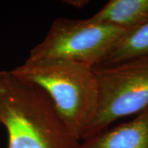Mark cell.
I'll list each match as a JSON object with an SVG mask.
<instances>
[{"mask_svg":"<svg viewBox=\"0 0 148 148\" xmlns=\"http://www.w3.org/2000/svg\"><path fill=\"white\" fill-rule=\"evenodd\" d=\"M98 101L82 140L102 132L118 119L148 107V59L94 67Z\"/></svg>","mask_w":148,"mask_h":148,"instance_id":"3957f363","label":"cell"},{"mask_svg":"<svg viewBox=\"0 0 148 148\" xmlns=\"http://www.w3.org/2000/svg\"><path fill=\"white\" fill-rule=\"evenodd\" d=\"M64 3H69L70 5H73L75 7H82L85 5V3H88L87 1H65Z\"/></svg>","mask_w":148,"mask_h":148,"instance_id":"ba28073f","label":"cell"},{"mask_svg":"<svg viewBox=\"0 0 148 148\" xmlns=\"http://www.w3.org/2000/svg\"><path fill=\"white\" fill-rule=\"evenodd\" d=\"M11 72L50 98L68 129L82 139L95 115L98 86L94 68L70 60L28 62Z\"/></svg>","mask_w":148,"mask_h":148,"instance_id":"7a4b0ae2","label":"cell"},{"mask_svg":"<svg viewBox=\"0 0 148 148\" xmlns=\"http://www.w3.org/2000/svg\"><path fill=\"white\" fill-rule=\"evenodd\" d=\"M125 32L89 19L60 17L53 21L42 42L31 50L27 61L64 59L97 67L104 63Z\"/></svg>","mask_w":148,"mask_h":148,"instance_id":"277c9868","label":"cell"},{"mask_svg":"<svg viewBox=\"0 0 148 148\" xmlns=\"http://www.w3.org/2000/svg\"><path fill=\"white\" fill-rule=\"evenodd\" d=\"M83 141L79 148H148V107L132 120Z\"/></svg>","mask_w":148,"mask_h":148,"instance_id":"5b68a950","label":"cell"},{"mask_svg":"<svg viewBox=\"0 0 148 148\" xmlns=\"http://www.w3.org/2000/svg\"><path fill=\"white\" fill-rule=\"evenodd\" d=\"M140 59H148V22L124 32L100 66Z\"/></svg>","mask_w":148,"mask_h":148,"instance_id":"52a82bcc","label":"cell"},{"mask_svg":"<svg viewBox=\"0 0 148 148\" xmlns=\"http://www.w3.org/2000/svg\"><path fill=\"white\" fill-rule=\"evenodd\" d=\"M0 123L8 148H79L49 95L36 85L0 71Z\"/></svg>","mask_w":148,"mask_h":148,"instance_id":"6da1fadb","label":"cell"},{"mask_svg":"<svg viewBox=\"0 0 148 148\" xmlns=\"http://www.w3.org/2000/svg\"><path fill=\"white\" fill-rule=\"evenodd\" d=\"M88 19L127 32L148 22V0H110Z\"/></svg>","mask_w":148,"mask_h":148,"instance_id":"8992f818","label":"cell"}]
</instances>
